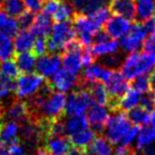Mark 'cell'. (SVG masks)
<instances>
[{
	"label": "cell",
	"instance_id": "obj_1",
	"mask_svg": "<svg viewBox=\"0 0 155 155\" xmlns=\"http://www.w3.org/2000/svg\"><path fill=\"white\" fill-rule=\"evenodd\" d=\"M121 73L129 80H134L139 75H147L155 69V55L150 53L133 52L125 56L121 63Z\"/></svg>",
	"mask_w": 155,
	"mask_h": 155
},
{
	"label": "cell",
	"instance_id": "obj_2",
	"mask_svg": "<svg viewBox=\"0 0 155 155\" xmlns=\"http://www.w3.org/2000/svg\"><path fill=\"white\" fill-rule=\"evenodd\" d=\"M75 41V33L72 24L69 21L55 22L52 26L47 41V49L51 53L65 50V48Z\"/></svg>",
	"mask_w": 155,
	"mask_h": 155
},
{
	"label": "cell",
	"instance_id": "obj_3",
	"mask_svg": "<svg viewBox=\"0 0 155 155\" xmlns=\"http://www.w3.org/2000/svg\"><path fill=\"white\" fill-rule=\"evenodd\" d=\"M131 127L132 123L127 115L123 112H116L108 118L103 129L104 135L110 144H118Z\"/></svg>",
	"mask_w": 155,
	"mask_h": 155
},
{
	"label": "cell",
	"instance_id": "obj_4",
	"mask_svg": "<svg viewBox=\"0 0 155 155\" xmlns=\"http://www.w3.org/2000/svg\"><path fill=\"white\" fill-rule=\"evenodd\" d=\"M44 84L45 80L38 73H22L15 82L14 93L19 100L30 99L41 91Z\"/></svg>",
	"mask_w": 155,
	"mask_h": 155
},
{
	"label": "cell",
	"instance_id": "obj_5",
	"mask_svg": "<svg viewBox=\"0 0 155 155\" xmlns=\"http://www.w3.org/2000/svg\"><path fill=\"white\" fill-rule=\"evenodd\" d=\"M95 103L91 93L86 88H80L73 91L66 97L65 110L68 116H80L85 115V113L89 110Z\"/></svg>",
	"mask_w": 155,
	"mask_h": 155
},
{
	"label": "cell",
	"instance_id": "obj_6",
	"mask_svg": "<svg viewBox=\"0 0 155 155\" xmlns=\"http://www.w3.org/2000/svg\"><path fill=\"white\" fill-rule=\"evenodd\" d=\"M73 30L78 38V43L83 48H89L93 44L94 36L99 32L100 29L94 24L88 15L78 14L73 17Z\"/></svg>",
	"mask_w": 155,
	"mask_h": 155
},
{
	"label": "cell",
	"instance_id": "obj_7",
	"mask_svg": "<svg viewBox=\"0 0 155 155\" xmlns=\"http://www.w3.org/2000/svg\"><path fill=\"white\" fill-rule=\"evenodd\" d=\"M83 47L78 43L77 41H73L70 43L64 50V54L62 58L63 68L68 72L72 73L74 75H79L82 70V61H81V54H82Z\"/></svg>",
	"mask_w": 155,
	"mask_h": 155
},
{
	"label": "cell",
	"instance_id": "obj_8",
	"mask_svg": "<svg viewBox=\"0 0 155 155\" xmlns=\"http://www.w3.org/2000/svg\"><path fill=\"white\" fill-rule=\"evenodd\" d=\"M112 101H117L129 91V81L122 75L120 71L110 69L107 77L103 82Z\"/></svg>",
	"mask_w": 155,
	"mask_h": 155
},
{
	"label": "cell",
	"instance_id": "obj_9",
	"mask_svg": "<svg viewBox=\"0 0 155 155\" xmlns=\"http://www.w3.org/2000/svg\"><path fill=\"white\" fill-rule=\"evenodd\" d=\"M147 36H148V34H147L142 24L137 22V24L132 25L130 31L127 35H124L121 38L119 45L124 51L129 52V53L137 52L142 47Z\"/></svg>",
	"mask_w": 155,
	"mask_h": 155
},
{
	"label": "cell",
	"instance_id": "obj_10",
	"mask_svg": "<svg viewBox=\"0 0 155 155\" xmlns=\"http://www.w3.org/2000/svg\"><path fill=\"white\" fill-rule=\"evenodd\" d=\"M94 41H95L94 45L89 48L95 58H104V56L116 53L120 47L117 39H113L103 31H99L94 36Z\"/></svg>",
	"mask_w": 155,
	"mask_h": 155
},
{
	"label": "cell",
	"instance_id": "obj_11",
	"mask_svg": "<svg viewBox=\"0 0 155 155\" xmlns=\"http://www.w3.org/2000/svg\"><path fill=\"white\" fill-rule=\"evenodd\" d=\"M79 83V78L72 73L68 72L64 68H60L51 77L49 85L52 89L60 93H67L74 89Z\"/></svg>",
	"mask_w": 155,
	"mask_h": 155
},
{
	"label": "cell",
	"instance_id": "obj_12",
	"mask_svg": "<svg viewBox=\"0 0 155 155\" xmlns=\"http://www.w3.org/2000/svg\"><path fill=\"white\" fill-rule=\"evenodd\" d=\"M0 116H3L8 119V121H14V122H27L30 119V108L29 105L21 100L13 101L11 104L8 105L5 110H0Z\"/></svg>",
	"mask_w": 155,
	"mask_h": 155
},
{
	"label": "cell",
	"instance_id": "obj_13",
	"mask_svg": "<svg viewBox=\"0 0 155 155\" xmlns=\"http://www.w3.org/2000/svg\"><path fill=\"white\" fill-rule=\"evenodd\" d=\"M87 121L88 124L93 127L95 132H100L104 129L108 118H110V110L106 105L94 103L87 110Z\"/></svg>",
	"mask_w": 155,
	"mask_h": 155
},
{
	"label": "cell",
	"instance_id": "obj_14",
	"mask_svg": "<svg viewBox=\"0 0 155 155\" xmlns=\"http://www.w3.org/2000/svg\"><path fill=\"white\" fill-rule=\"evenodd\" d=\"M62 65V58L58 54L51 53L48 55L39 56L38 60H36V69L37 73L45 79V78H51Z\"/></svg>",
	"mask_w": 155,
	"mask_h": 155
},
{
	"label": "cell",
	"instance_id": "obj_15",
	"mask_svg": "<svg viewBox=\"0 0 155 155\" xmlns=\"http://www.w3.org/2000/svg\"><path fill=\"white\" fill-rule=\"evenodd\" d=\"M131 20L119 15L110 16L105 24L104 32L113 39H121L131 29Z\"/></svg>",
	"mask_w": 155,
	"mask_h": 155
},
{
	"label": "cell",
	"instance_id": "obj_16",
	"mask_svg": "<svg viewBox=\"0 0 155 155\" xmlns=\"http://www.w3.org/2000/svg\"><path fill=\"white\" fill-rule=\"evenodd\" d=\"M110 69L106 68L105 66L100 64H91L85 68L84 72H83V82L85 84H94V83H103L105 78L107 77L108 72Z\"/></svg>",
	"mask_w": 155,
	"mask_h": 155
},
{
	"label": "cell",
	"instance_id": "obj_17",
	"mask_svg": "<svg viewBox=\"0 0 155 155\" xmlns=\"http://www.w3.org/2000/svg\"><path fill=\"white\" fill-rule=\"evenodd\" d=\"M44 148L49 154L65 155L70 149V141L65 136H48Z\"/></svg>",
	"mask_w": 155,
	"mask_h": 155
},
{
	"label": "cell",
	"instance_id": "obj_18",
	"mask_svg": "<svg viewBox=\"0 0 155 155\" xmlns=\"http://www.w3.org/2000/svg\"><path fill=\"white\" fill-rule=\"evenodd\" d=\"M51 28V17L45 12H41L34 17V21H33L32 26L30 27L29 31L35 37H44L45 38L47 35H49Z\"/></svg>",
	"mask_w": 155,
	"mask_h": 155
},
{
	"label": "cell",
	"instance_id": "obj_19",
	"mask_svg": "<svg viewBox=\"0 0 155 155\" xmlns=\"http://www.w3.org/2000/svg\"><path fill=\"white\" fill-rule=\"evenodd\" d=\"M110 12L129 20L135 19V0H112Z\"/></svg>",
	"mask_w": 155,
	"mask_h": 155
},
{
	"label": "cell",
	"instance_id": "obj_20",
	"mask_svg": "<svg viewBox=\"0 0 155 155\" xmlns=\"http://www.w3.org/2000/svg\"><path fill=\"white\" fill-rule=\"evenodd\" d=\"M63 127H64V133L70 136L74 133L88 129L89 124L86 116L80 115V116H68V118L63 121Z\"/></svg>",
	"mask_w": 155,
	"mask_h": 155
},
{
	"label": "cell",
	"instance_id": "obj_21",
	"mask_svg": "<svg viewBox=\"0 0 155 155\" xmlns=\"http://www.w3.org/2000/svg\"><path fill=\"white\" fill-rule=\"evenodd\" d=\"M140 97L141 94L136 91L135 89H129L122 97L116 101V108H119L122 112H130L139 105Z\"/></svg>",
	"mask_w": 155,
	"mask_h": 155
},
{
	"label": "cell",
	"instance_id": "obj_22",
	"mask_svg": "<svg viewBox=\"0 0 155 155\" xmlns=\"http://www.w3.org/2000/svg\"><path fill=\"white\" fill-rule=\"evenodd\" d=\"M35 36L29 30H22L15 35L14 38V48L15 51L18 53L24 52H30L33 49Z\"/></svg>",
	"mask_w": 155,
	"mask_h": 155
},
{
	"label": "cell",
	"instance_id": "obj_23",
	"mask_svg": "<svg viewBox=\"0 0 155 155\" xmlns=\"http://www.w3.org/2000/svg\"><path fill=\"white\" fill-rule=\"evenodd\" d=\"M96 138V132L91 129H85L83 131L74 133L69 136V141L75 148H80L83 150H86L91 142Z\"/></svg>",
	"mask_w": 155,
	"mask_h": 155
},
{
	"label": "cell",
	"instance_id": "obj_24",
	"mask_svg": "<svg viewBox=\"0 0 155 155\" xmlns=\"http://www.w3.org/2000/svg\"><path fill=\"white\" fill-rule=\"evenodd\" d=\"M112 0H71L72 7L79 12V14H88L93 13L97 9L110 3Z\"/></svg>",
	"mask_w": 155,
	"mask_h": 155
},
{
	"label": "cell",
	"instance_id": "obj_25",
	"mask_svg": "<svg viewBox=\"0 0 155 155\" xmlns=\"http://www.w3.org/2000/svg\"><path fill=\"white\" fill-rule=\"evenodd\" d=\"M155 15V0H135V17L143 22Z\"/></svg>",
	"mask_w": 155,
	"mask_h": 155
},
{
	"label": "cell",
	"instance_id": "obj_26",
	"mask_svg": "<svg viewBox=\"0 0 155 155\" xmlns=\"http://www.w3.org/2000/svg\"><path fill=\"white\" fill-rule=\"evenodd\" d=\"M20 133V124L14 121H5L0 125V143L8 144L17 139Z\"/></svg>",
	"mask_w": 155,
	"mask_h": 155
},
{
	"label": "cell",
	"instance_id": "obj_27",
	"mask_svg": "<svg viewBox=\"0 0 155 155\" xmlns=\"http://www.w3.org/2000/svg\"><path fill=\"white\" fill-rule=\"evenodd\" d=\"M112 146L105 137H97L86 149V153L87 155H113Z\"/></svg>",
	"mask_w": 155,
	"mask_h": 155
},
{
	"label": "cell",
	"instance_id": "obj_28",
	"mask_svg": "<svg viewBox=\"0 0 155 155\" xmlns=\"http://www.w3.org/2000/svg\"><path fill=\"white\" fill-rule=\"evenodd\" d=\"M153 143H155V125H143V127L138 132L136 138V147L137 149L143 150L144 148Z\"/></svg>",
	"mask_w": 155,
	"mask_h": 155
},
{
	"label": "cell",
	"instance_id": "obj_29",
	"mask_svg": "<svg viewBox=\"0 0 155 155\" xmlns=\"http://www.w3.org/2000/svg\"><path fill=\"white\" fill-rule=\"evenodd\" d=\"M15 48L12 36L0 32V63L10 61L14 58Z\"/></svg>",
	"mask_w": 155,
	"mask_h": 155
},
{
	"label": "cell",
	"instance_id": "obj_30",
	"mask_svg": "<svg viewBox=\"0 0 155 155\" xmlns=\"http://www.w3.org/2000/svg\"><path fill=\"white\" fill-rule=\"evenodd\" d=\"M15 64L17 66L19 72L21 73H30L33 72L36 65V58L31 52H24V53H18L16 56Z\"/></svg>",
	"mask_w": 155,
	"mask_h": 155
},
{
	"label": "cell",
	"instance_id": "obj_31",
	"mask_svg": "<svg viewBox=\"0 0 155 155\" xmlns=\"http://www.w3.org/2000/svg\"><path fill=\"white\" fill-rule=\"evenodd\" d=\"M19 26L17 19L8 15L3 10H0V32L5 33L10 36H15L18 33Z\"/></svg>",
	"mask_w": 155,
	"mask_h": 155
},
{
	"label": "cell",
	"instance_id": "obj_32",
	"mask_svg": "<svg viewBox=\"0 0 155 155\" xmlns=\"http://www.w3.org/2000/svg\"><path fill=\"white\" fill-rule=\"evenodd\" d=\"M88 91H89V93H91L95 103L102 104V105L110 104V95H108L107 91H106L103 83L97 82V83H94V84H91Z\"/></svg>",
	"mask_w": 155,
	"mask_h": 155
},
{
	"label": "cell",
	"instance_id": "obj_33",
	"mask_svg": "<svg viewBox=\"0 0 155 155\" xmlns=\"http://www.w3.org/2000/svg\"><path fill=\"white\" fill-rule=\"evenodd\" d=\"M74 9H73L72 5L66 2V1H61L58 2V5L54 13L52 14L51 18H53L56 22H62V21H69L70 18L74 17Z\"/></svg>",
	"mask_w": 155,
	"mask_h": 155
},
{
	"label": "cell",
	"instance_id": "obj_34",
	"mask_svg": "<svg viewBox=\"0 0 155 155\" xmlns=\"http://www.w3.org/2000/svg\"><path fill=\"white\" fill-rule=\"evenodd\" d=\"M127 118H129L130 122L135 127L147 125L149 123V120H150V113L146 108L141 107V106H137V107L130 110Z\"/></svg>",
	"mask_w": 155,
	"mask_h": 155
},
{
	"label": "cell",
	"instance_id": "obj_35",
	"mask_svg": "<svg viewBox=\"0 0 155 155\" xmlns=\"http://www.w3.org/2000/svg\"><path fill=\"white\" fill-rule=\"evenodd\" d=\"M2 9L8 15L12 17H19L25 11H26V5H25L24 0H3Z\"/></svg>",
	"mask_w": 155,
	"mask_h": 155
},
{
	"label": "cell",
	"instance_id": "obj_36",
	"mask_svg": "<svg viewBox=\"0 0 155 155\" xmlns=\"http://www.w3.org/2000/svg\"><path fill=\"white\" fill-rule=\"evenodd\" d=\"M110 13H112V12H110V8L104 5V7H101V8H99V9L96 10V11H94L93 13L88 14V16L94 21V24H95L99 29H101L102 27L106 24L108 18L110 17Z\"/></svg>",
	"mask_w": 155,
	"mask_h": 155
},
{
	"label": "cell",
	"instance_id": "obj_37",
	"mask_svg": "<svg viewBox=\"0 0 155 155\" xmlns=\"http://www.w3.org/2000/svg\"><path fill=\"white\" fill-rule=\"evenodd\" d=\"M15 89V82L12 79L0 74V100L9 98Z\"/></svg>",
	"mask_w": 155,
	"mask_h": 155
},
{
	"label": "cell",
	"instance_id": "obj_38",
	"mask_svg": "<svg viewBox=\"0 0 155 155\" xmlns=\"http://www.w3.org/2000/svg\"><path fill=\"white\" fill-rule=\"evenodd\" d=\"M0 74H2L3 77L14 80L19 74V70H18L14 61L12 60L5 61V62H2L0 64Z\"/></svg>",
	"mask_w": 155,
	"mask_h": 155
},
{
	"label": "cell",
	"instance_id": "obj_39",
	"mask_svg": "<svg viewBox=\"0 0 155 155\" xmlns=\"http://www.w3.org/2000/svg\"><path fill=\"white\" fill-rule=\"evenodd\" d=\"M132 87L138 91L139 94H146L150 91V82H149V77L148 75H139V77L135 78L132 83Z\"/></svg>",
	"mask_w": 155,
	"mask_h": 155
},
{
	"label": "cell",
	"instance_id": "obj_40",
	"mask_svg": "<svg viewBox=\"0 0 155 155\" xmlns=\"http://www.w3.org/2000/svg\"><path fill=\"white\" fill-rule=\"evenodd\" d=\"M140 106L146 108L147 110H152L155 107V93L152 91L146 94H142L140 97Z\"/></svg>",
	"mask_w": 155,
	"mask_h": 155
},
{
	"label": "cell",
	"instance_id": "obj_41",
	"mask_svg": "<svg viewBox=\"0 0 155 155\" xmlns=\"http://www.w3.org/2000/svg\"><path fill=\"white\" fill-rule=\"evenodd\" d=\"M34 17L35 16L33 13H31V12H29V11H25L17 19L19 28H21L22 30H28V29H30V27L32 26L33 21H34Z\"/></svg>",
	"mask_w": 155,
	"mask_h": 155
},
{
	"label": "cell",
	"instance_id": "obj_42",
	"mask_svg": "<svg viewBox=\"0 0 155 155\" xmlns=\"http://www.w3.org/2000/svg\"><path fill=\"white\" fill-rule=\"evenodd\" d=\"M33 52H34L35 56H41L45 55V53L48 51L47 49V41L44 37H37L34 41V45H33Z\"/></svg>",
	"mask_w": 155,
	"mask_h": 155
},
{
	"label": "cell",
	"instance_id": "obj_43",
	"mask_svg": "<svg viewBox=\"0 0 155 155\" xmlns=\"http://www.w3.org/2000/svg\"><path fill=\"white\" fill-rule=\"evenodd\" d=\"M138 132H139V129L138 127H132L131 129L129 130L125 136L122 138L121 140V146H125V147H130L134 141H136V138H137V135H138Z\"/></svg>",
	"mask_w": 155,
	"mask_h": 155
},
{
	"label": "cell",
	"instance_id": "obj_44",
	"mask_svg": "<svg viewBox=\"0 0 155 155\" xmlns=\"http://www.w3.org/2000/svg\"><path fill=\"white\" fill-rule=\"evenodd\" d=\"M47 0H24L25 5L31 13H38L43 9L44 5Z\"/></svg>",
	"mask_w": 155,
	"mask_h": 155
},
{
	"label": "cell",
	"instance_id": "obj_45",
	"mask_svg": "<svg viewBox=\"0 0 155 155\" xmlns=\"http://www.w3.org/2000/svg\"><path fill=\"white\" fill-rule=\"evenodd\" d=\"M142 48H143L144 52L155 55V33L148 35L146 37V39L143 41V45H142Z\"/></svg>",
	"mask_w": 155,
	"mask_h": 155
},
{
	"label": "cell",
	"instance_id": "obj_46",
	"mask_svg": "<svg viewBox=\"0 0 155 155\" xmlns=\"http://www.w3.org/2000/svg\"><path fill=\"white\" fill-rule=\"evenodd\" d=\"M81 61H82V65L84 67H87L91 64H93L94 61H95V56H94L93 53H91V48H85V49L82 50Z\"/></svg>",
	"mask_w": 155,
	"mask_h": 155
},
{
	"label": "cell",
	"instance_id": "obj_47",
	"mask_svg": "<svg viewBox=\"0 0 155 155\" xmlns=\"http://www.w3.org/2000/svg\"><path fill=\"white\" fill-rule=\"evenodd\" d=\"M105 61H104V65L106 68L108 69H116V67L118 65H120V60L119 58H117L116 53L114 54H110V55H107L105 56Z\"/></svg>",
	"mask_w": 155,
	"mask_h": 155
},
{
	"label": "cell",
	"instance_id": "obj_48",
	"mask_svg": "<svg viewBox=\"0 0 155 155\" xmlns=\"http://www.w3.org/2000/svg\"><path fill=\"white\" fill-rule=\"evenodd\" d=\"M142 26H143L144 30H146L148 35L155 33V17H152V18H150V19L143 21L142 22Z\"/></svg>",
	"mask_w": 155,
	"mask_h": 155
},
{
	"label": "cell",
	"instance_id": "obj_49",
	"mask_svg": "<svg viewBox=\"0 0 155 155\" xmlns=\"http://www.w3.org/2000/svg\"><path fill=\"white\" fill-rule=\"evenodd\" d=\"M114 155H134L135 152L132 150L130 147H125V146H120L116 149V150L113 152Z\"/></svg>",
	"mask_w": 155,
	"mask_h": 155
},
{
	"label": "cell",
	"instance_id": "obj_50",
	"mask_svg": "<svg viewBox=\"0 0 155 155\" xmlns=\"http://www.w3.org/2000/svg\"><path fill=\"white\" fill-rule=\"evenodd\" d=\"M65 155H87V153H86V150H83V149L73 147V148L69 149L68 152H67Z\"/></svg>",
	"mask_w": 155,
	"mask_h": 155
},
{
	"label": "cell",
	"instance_id": "obj_51",
	"mask_svg": "<svg viewBox=\"0 0 155 155\" xmlns=\"http://www.w3.org/2000/svg\"><path fill=\"white\" fill-rule=\"evenodd\" d=\"M143 155H155V144H151V146L147 147L142 150Z\"/></svg>",
	"mask_w": 155,
	"mask_h": 155
},
{
	"label": "cell",
	"instance_id": "obj_52",
	"mask_svg": "<svg viewBox=\"0 0 155 155\" xmlns=\"http://www.w3.org/2000/svg\"><path fill=\"white\" fill-rule=\"evenodd\" d=\"M149 82H150V89L155 93V69L151 72V75L149 78Z\"/></svg>",
	"mask_w": 155,
	"mask_h": 155
},
{
	"label": "cell",
	"instance_id": "obj_53",
	"mask_svg": "<svg viewBox=\"0 0 155 155\" xmlns=\"http://www.w3.org/2000/svg\"><path fill=\"white\" fill-rule=\"evenodd\" d=\"M149 122H151V124H152V125H155V107L153 108L152 110H151V113H150V120H149Z\"/></svg>",
	"mask_w": 155,
	"mask_h": 155
},
{
	"label": "cell",
	"instance_id": "obj_54",
	"mask_svg": "<svg viewBox=\"0 0 155 155\" xmlns=\"http://www.w3.org/2000/svg\"><path fill=\"white\" fill-rule=\"evenodd\" d=\"M36 155H52L47 153V151L45 150V148H38L36 150Z\"/></svg>",
	"mask_w": 155,
	"mask_h": 155
},
{
	"label": "cell",
	"instance_id": "obj_55",
	"mask_svg": "<svg viewBox=\"0 0 155 155\" xmlns=\"http://www.w3.org/2000/svg\"><path fill=\"white\" fill-rule=\"evenodd\" d=\"M134 155H143V153H142V152H140V153H135Z\"/></svg>",
	"mask_w": 155,
	"mask_h": 155
},
{
	"label": "cell",
	"instance_id": "obj_56",
	"mask_svg": "<svg viewBox=\"0 0 155 155\" xmlns=\"http://www.w3.org/2000/svg\"><path fill=\"white\" fill-rule=\"evenodd\" d=\"M2 2H3V0H0V5H2Z\"/></svg>",
	"mask_w": 155,
	"mask_h": 155
},
{
	"label": "cell",
	"instance_id": "obj_57",
	"mask_svg": "<svg viewBox=\"0 0 155 155\" xmlns=\"http://www.w3.org/2000/svg\"><path fill=\"white\" fill-rule=\"evenodd\" d=\"M61 1H64V0H61Z\"/></svg>",
	"mask_w": 155,
	"mask_h": 155
}]
</instances>
